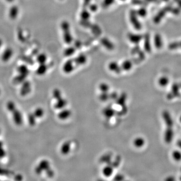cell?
I'll return each instance as SVG.
<instances>
[{
	"label": "cell",
	"mask_w": 181,
	"mask_h": 181,
	"mask_svg": "<svg viewBox=\"0 0 181 181\" xmlns=\"http://www.w3.org/2000/svg\"><path fill=\"white\" fill-rule=\"evenodd\" d=\"M34 170L36 174L38 175H41L44 171L49 178H52L55 175V172L51 169L49 161L47 159L41 160L38 163V166L36 167Z\"/></svg>",
	"instance_id": "obj_1"
},
{
	"label": "cell",
	"mask_w": 181,
	"mask_h": 181,
	"mask_svg": "<svg viewBox=\"0 0 181 181\" xmlns=\"http://www.w3.org/2000/svg\"><path fill=\"white\" fill-rule=\"evenodd\" d=\"M52 95L53 98L56 100L54 105L55 109L62 110L65 108L68 104V101L63 97L61 91L59 88H55L53 90Z\"/></svg>",
	"instance_id": "obj_2"
},
{
	"label": "cell",
	"mask_w": 181,
	"mask_h": 181,
	"mask_svg": "<svg viewBox=\"0 0 181 181\" xmlns=\"http://www.w3.org/2000/svg\"><path fill=\"white\" fill-rule=\"evenodd\" d=\"M60 27L63 32V39L65 43L70 44L73 41V37L71 33V26L67 21H63L60 24Z\"/></svg>",
	"instance_id": "obj_3"
},
{
	"label": "cell",
	"mask_w": 181,
	"mask_h": 181,
	"mask_svg": "<svg viewBox=\"0 0 181 181\" xmlns=\"http://www.w3.org/2000/svg\"><path fill=\"white\" fill-rule=\"evenodd\" d=\"M181 96L180 84L178 83H173L171 88V91L167 94L166 98L169 101L179 98Z\"/></svg>",
	"instance_id": "obj_4"
},
{
	"label": "cell",
	"mask_w": 181,
	"mask_h": 181,
	"mask_svg": "<svg viewBox=\"0 0 181 181\" xmlns=\"http://www.w3.org/2000/svg\"><path fill=\"white\" fill-rule=\"evenodd\" d=\"M136 11L131 10L130 12V20L131 24L134 26L135 29L139 30L142 29V24L139 22Z\"/></svg>",
	"instance_id": "obj_5"
},
{
	"label": "cell",
	"mask_w": 181,
	"mask_h": 181,
	"mask_svg": "<svg viewBox=\"0 0 181 181\" xmlns=\"http://www.w3.org/2000/svg\"><path fill=\"white\" fill-rule=\"evenodd\" d=\"M14 49L11 47H7L3 51L1 56V59L3 63H8L14 56Z\"/></svg>",
	"instance_id": "obj_6"
},
{
	"label": "cell",
	"mask_w": 181,
	"mask_h": 181,
	"mask_svg": "<svg viewBox=\"0 0 181 181\" xmlns=\"http://www.w3.org/2000/svg\"><path fill=\"white\" fill-rule=\"evenodd\" d=\"M11 113L12 115L13 120L14 123L17 126L21 125L23 122V116L22 113L17 109V108L11 112Z\"/></svg>",
	"instance_id": "obj_7"
},
{
	"label": "cell",
	"mask_w": 181,
	"mask_h": 181,
	"mask_svg": "<svg viewBox=\"0 0 181 181\" xmlns=\"http://www.w3.org/2000/svg\"><path fill=\"white\" fill-rule=\"evenodd\" d=\"M20 9L17 5H13L10 7L8 10V17L11 20H15L18 18L20 14Z\"/></svg>",
	"instance_id": "obj_8"
},
{
	"label": "cell",
	"mask_w": 181,
	"mask_h": 181,
	"mask_svg": "<svg viewBox=\"0 0 181 181\" xmlns=\"http://www.w3.org/2000/svg\"><path fill=\"white\" fill-rule=\"evenodd\" d=\"M76 67L73 59H69L63 65V71L65 74H70L75 70Z\"/></svg>",
	"instance_id": "obj_9"
},
{
	"label": "cell",
	"mask_w": 181,
	"mask_h": 181,
	"mask_svg": "<svg viewBox=\"0 0 181 181\" xmlns=\"http://www.w3.org/2000/svg\"><path fill=\"white\" fill-rule=\"evenodd\" d=\"M117 114V110H115L112 105H108L103 110V114L104 116L108 119H110Z\"/></svg>",
	"instance_id": "obj_10"
},
{
	"label": "cell",
	"mask_w": 181,
	"mask_h": 181,
	"mask_svg": "<svg viewBox=\"0 0 181 181\" xmlns=\"http://www.w3.org/2000/svg\"><path fill=\"white\" fill-rule=\"evenodd\" d=\"M22 86L20 91V94L21 96H25L31 91V84L28 80H25L22 83Z\"/></svg>",
	"instance_id": "obj_11"
},
{
	"label": "cell",
	"mask_w": 181,
	"mask_h": 181,
	"mask_svg": "<svg viewBox=\"0 0 181 181\" xmlns=\"http://www.w3.org/2000/svg\"><path fill=\"white\" fill-rule=\"evenodd\" d=\"M162 118L165 125H170L174 126V123L171 113L167 110H164L162 112Z\"/></svg>",
	"instance_id": "obj_12"
},
{
	"label": "cell",
	"mask_w": 181,
	"mask_h": 181,
	"mask_svg": "<svg viewBox=\"0 0 181 181\" xmlns=\"http://www.w3.org/2000/svg\"><path fill=\"white\" fill-rule=\"evenodd\" d=\"M76 67H78L86 64L87 61V57L84 54H80L73 59Z\"/></svg>",
	"instance_id": "obj_13"
},
{
	"label": "cell",
	"mask_w": 181,
	"mask_h": 181,
	"mask_svg": "<svg viewBox=\"0 0 181 181\" xmlns=\"http://www.w3.org/2000/svg\"><path fill=\"white\" fill-rule=\"evenodd\" d=\"M127 38L130 42L135 44H138L142 40L143 37L142 35L140 34L129 33L127 34Z\"/></svg>",
	"instance_id": "obj_14"
},
{
	"label": "cell",
	"mask_w": 181,
	"mask_h": 181,
	"mask_svg": "<svg viewBox=\"0 0 181 181\" xmlns=\"http://www.w3.org/2000/svg\"><path fill=\"white\" fill-rule=\"evenodd\" d=\"M101 44L108 51H113L114 49L115 45L110 40L106 37H104L100 40Z\"/></svg>",
	"instance_id": "obj_15"
},
{
	"label": "cell",
	"mask_w": 181,
	"mask_h": 181,
	"mask_svg": "<svg viewBox=\"0 0 181 181\" xmlns=\"http://www.w3.org/2000/svg\"><path fill=\"white\" fill-rule=\"evenodd\" d=\"M108 69L111 72L116 74H119L122 72L120 66L116 61H111L108 64Z\"/></svg>",
	"instance_id": "obj_16"
},
{
	"label": "cell",
	"mask_w": 181,
	"mask_h": 181,
	"mask_svg": "<svg viewBox=\"0 0 181 181\" xmlns=\"http://www.w3.org/2000/svg\"><path fill=\"white\" fill-rule=\"evenodd\" d=\"M71 150V142L67 141L64 142L60 147V153L63 155H66L70 153Z\"/></svg>",
	"instance_id": "obj_17"
},
{
	"label": "cell",
	"mask_w": 181,
	"mask_h": 181,
	"mask_svg": "<svg viewBox=\"0 0 181 181\" xmlns=\"http://www.w3.org/2000/svg\"><path fill=\"white\" fill-rule=\"evenodd\" d=\"M72 115V112L69 109H63L61 110V111L58 114V118L60 120H67L68 118H70Z\"/></svg>",
	"instance_id": "obj_18"
},
{
	"label": "cell",
	"mask_w": 181,
	"mask_h": 181,
	"mask_svg": "<svg viewBox=\"0 0 181 181\" xmlns=\"http://www.w3.org/2000/svg\"><path fill=\"white\" fill-rule=\"evenodd\" d=\"M114 167L113 166L111 162L107 164L103 169L102 173L104 176L106 177H109L113 174Z\"/></svg>",
	"instance_id": "obj_19"
},
{
	"label": "cell",
	"mask_w": 181,
	"mask_h": 181,
	"mask_svg": "<svg viewBox=\"0 0 181 181\" xmlns=\"http://www.w3.org/2000/svg\"><path fill=\"white\" fill-rule=\"evenodd\" d=\"M133 65H134V64L132 61H131L130 60H125L121 64V65H120V68L122 72V71L128 72L132 69Z\"/></svg>",
	"instance_id": "obj_20"
},
{
	"label": "cell",
	"mask_w": 181,
	"mask_h": 181,
	"mask_svg": "<svg viewBox=\"0 0 181 181\" xmlns=\"http://www.w3.org/2000/svg\"><path fill=\"white\" fill-rule=\"evenodd\" d=\"M91 14L87 8H83L80 13V22H86L90 21Z\"/></svg>",
	"instance_id": "obj_21"
},
{
	"label": "cell",
	"mask_w": 181,
	"mask_h": 181,
	"mask_svg": "<svg viewBox=\"0 0 181 181\" xmlns=\"http://www.w3.org/2000/svg\"><path fill=\"white\" fill-rule=\"evenodd\" d=\"M48 69V67L46 64H39L37 69L36 70V73L38 76H41L47 73Z\"/></svg>",
	"instance_id": "obj_22"
},
{
	"label": "cell",
	"mask_w": 181,
	"mask_h": 181,
	"mask_svg": "<svg viewBox=\"0 0 181 181\" xmlns=\"http://www.w3.org/2000/svg\"><path fill=\"white\" fill-rule=\"evenodd\" d=\"M17 71L18 74L24 75L27 76H28L29 72H30L28 68L25 64H21V65H19V67L17 68Z\"/></svg>",
	"instance_id": "obj_23"
},
{
	"label": "cell",
	"mask_w": 181,
	"mask_h": 181,
	"mask_svg": "<svg viewBox=\"0 0 181 181\" xmlns=\"http://www.w3.org/2000/svg\"><path fill=\"white\" fill-rule=\"evenodd\" d=\"M133 143H134L135 147L138 148V149H140V148L143 147L144 146V144L146 143V141L143 138L138 137L134 139Z\"/></svg>",
	"instance_id": "obj_24"
},
{
	"label": "cell",
	"mask_w": 181,
	"mask_h": 181,
	"mask_svg": "<svg viewBox=\"0 0 181 181\" xmlns=\"http://www.w3.org/2000/svg\"><path fill=\"white\" fill-rule=\"evenodd\" d=\"M158 84L161 87H166L169 84L170 80L167 76H161L158 80Z\"/></svg>",
	"instance_id": "obj_25"
},
{
	"label": "cell",
	"mask_w": 181,
	"mask_h": 181,
	"mask_svg": "<svg viewBox=\"0 0 181 181\" xmlns=\"http://www.w3.org/2000/svg\"><path fill=\"white\" fill-rule=\"evenodd\" d=\"M47 60V56L44 53H40L36 57V61L39 64H46Z\"/></svg>",
	"instance_id": "obj_26"
},
{
	"label": "cell",
	"mask_w": 181,
	"mask_h": 181,
	"mask_svg": "<svg viewBox=\"0 0 181 181\" xmlns=\"http://www.w3.org/2000/svg\"><path fill=\"white\" fill-rule=\"evenodd\" d=\"M112 154H104L100 158V161L102 163H105L106 165L111 162Z\"/></svg>",
	"instance_id": "obj_27"
},
{
	"label": "cell",
	"mask_w": 181,
	"mask_h": 181,
	"mask_svg": "<svg viewBox=\"0 0 181 181\" xmlns=\"http://www.w3.org/2000/svg\"><path fill=\"white\" fill-rule=\"evenodd\" d=\"M154 40V45L156 47L158 48H160L162 47V45H163V41H162V38L161 36L159 35V34H157L155 36Z\"/></svg>",
	"instance_id": "obj_28"
},
{
	"label": "cell",
	"mask_w": 181,
	"mask_h": 181,
	"mask_svg": "<svg viewBox=\"0 0 181 181\" xmlns=\"http://www.w3.org/2000/svg\"><path fill=\"white\" fill-rule=\"evenodd\" d=\"M144 49L147 52H150L151 51V46H150V37L148 35H146L144 37Z\"/></svg>",
	"instance_id": "obj_29"
},
{
	"label": "cell",
	"mask_w": 181,
	"mask_h": 181,
	"mask_svg": "<svg viewBox=\"0 0 181 181\" xmlns=\"http://www.w3.org/2000/svg\"><path fill=\"white\" fill-rule=\"evenodd\" d=\"M76 48L74 47H68L64 49V55L65 57H70L72 56L76 52Z\"/></svg>",
	"instance_id": "obj_30"
},
{
	"label": "cell",
	"mask_w": 181,
	"mask_h": 181,
	"mask_svg": "<svg viewBox=\"0 0 181 181\" xmlns=\"http://www.w3.org/2000/svg\"><path fill=\"white\" fill-rule=\"evenodd\" d=\"M33 114L36 117V118H40L43 116L44 114V111L42 108H37L33 112Z\"/></svg>",
	"instance_id": "obj_31"
},
{
	"label": "cell",
	"mask_w": 181,
	"mask_h": 181,
	"mask_svg": "<svg viewBox=\"0 0 181 181\" xmlns=\"http://www.w3.org/2000/svg\"><path fill=\"white\" fill-rule=\"evenodd\" d=\"M36 117L35 116L33 113H31L28 116V122L29 124L31 126H34L36 124Z\"/></svg>",
	"instance_id": "obj_32"
},
{
	"label": "cell",
	"mask_w": 181,
	"mask_h": 181,
	"mask_svg": "<svg viewBox=\"0 0 181 181\" xmlns=\"http://www.w3.org/2000/svg\"><path fill=\"white\" fill-rule=\"evenodd\" d=\"M172 157L175 161L179 162L181 160V152L179 150H175L172 152Z\"/></svg>",
	"instance_id": "obj_33"
},
{
	"label": "cell",
	"mask_w": 181,
	"mask_h": 181,
	"mask_svg": "<svg viewBox=\"0 0 181 181\" xmlns=\"http://www.w3.org/2000/svg\"><path fill=\"white\" fill-rule=\"evenodd\" d=\"M90 28L91 29L92 31L94 33V34L96 35H100L101 34L102 31L99 26L96 24H92Z\"/></svg>",
	"instance_id": "obj_34"
},
{
	"label": "cell",
	"mask_w": 181,
	"mask_h": 181,
	"mask_svg": "<svg viewBox=\"0 0 181 181\" xmlns=\"http://www.w3.org/2000/svg\"><path fill=\"white\" fill-rule=\"evenodd\" d=\"M17 107L16 106L15 103L12 101H9L6 104V108L7 110L9 112L11 113V112L14 110V109L16 108Z\"/></svg>",
	"instance_id": "obj_35"
},
{
	"label": "cell",
	"mask_w": 181,
	"mask_h": 181,
	"mask_svg": "<svg viewBox=\"0 0 181 181\" xmlns=\"http://www.w3.org/2000/svg\"><path fill=\"white\" fill-rule=\"evenodd\" d=\"M99 88L101 92H108L110 90V87L107 84L103 83L100 84Z\"/></svg>",
	"instance_id": "obj_36"
},
{
	"label": "cell",
	"mask_w": 181,
	"mask_h": 181,
	"mask_svg": "<svg viewBox=\"0 0 181 181\" xmlns=\"http://www.w3.org/2000/svg\"><path fill=\"white\" fill-rule=\"evenodd\" d=\"M136 13L138 14V16L140 17H144L147 14V11L146 9L144 8H141L136 11Z\"/></svg>",
	"instance_id": "obj_37"
},
{
	"label": "cell",
	"mask_w": 181,
	"mask_h": 181,
	"mask_svg": "<svg viewBox=\"0 0 181 181\" xmlns=\"http://www.w3.org/2000/svg\"><path fill=\"white\" fill-rule=\"evenodd\" d=\"M115 0H103L102 6L104 8H107L113 4Z\"/></svg>",
	"instance_id": "obj_38"
},
{
	"label": "cell",
	"mask_w": 181,
	"mask_h": 181,
	"mask_svg": "<svg viewBox=\"0 0 181 181\" xmlns=\"http://www.w3.org/2000/svg\"><path fill=\"white\" fill-rule=\"evenodd\" d=\"M5 150L4 148V144L3 142L0 141V158H3L5 157Z\"/></svg>",
	"instance_id": "obj_39"
},
{
	"label": "cell",
	"mask_w": 181,
	"mask_h": 181,
	"mask_svg": "<svg viewBox=\"0 0 181 181\" xmlns=\"http://www.w3.org/2000/svg\"><path fill=\"white\" fill-rule=\"evenodd\" d=\"M88 7H89V9L90 11L93 12H95L98 10V6L97 5L94 4H90Z\"/></svg>",
	"instance_id": "obj_40"
},
{
	"label": "cell",
	"mask_w": 181,
	"mask_h": 181,
	"mask_svg": "<svg viewBox=\"0 0 181 181\" xmlns=\"http://www.w3.org/2000/svg\"><path fill=\"white\" fill-rule=\"evenodd\" d=\"M92 0H83V8H87L91 4Z\"/></svg>",
	"instance_id": "obj_41"
},
{
	"label": "cell",
	"mask_w": 181,
	"mask_h": 181,
	"mask_svg": "<svg viewBox=\"0 0 181 181\" xmlns=\"http://www.w3.org/2000/svg\"><path fill=\"white\" fill-rule=\"evenodd\" d=\"M124 179V177L121 174L117 175L115 176L114 180L116 181H122Z\"/></svg>",
	"instance_id": "obj_42"
},
{
	"label": "cell",
	"mask_w": 181,
	"mask_h": 181,
	"mask_svg": "<svg viewBox=\"0 0 181 181\" xmlns=\"http://www.w3.org/2000/svg\"><path fill=\"white\" fill-rule=\"evenodd\" d=\"M139 47L138 46H136V47H134L132 49V51H131V53H132V55H135V54H137V53H138V52H139Z\"/></svg>",
	"instance_id": "obj_43"
},
{
	"label": "cell",
	"mask_w": 181,
	"mask_h": 181,
	"mask_svg": "<svg viewBox=\"0 0 181 181\" xmlns=\"http://www.w3.org/2000/svg\"><path fill=\"white\" fill-rule=\"evenodd\" d=\"M9 174L8 172L7 171L5 170L4 169H2L1 167H0V175H5Z\"/></svg>",
	"instance_id": "obj_44"
},
{
	"label": "cell",
	"mask_w": 181,
	"mask_h": 181,
	"mask_svg": "<svg viewBox=\"0 0 181 181\" xmlns=\"http://www.w3.org/2000/svg\"><path fill=\"white\" fill-rule=\"evenodd\" d=\"M4 44V40L2 38L0 37V49H1Z\"/></svg>",
	"instance_id": "obj_45"
},
{
	"label": "cell",
	"mask_w": 181,
	"mask_h": 181,
	"mask_svg": "<svg viewBox=\"0 0 181 181\" xmlns=\"http://www.w3.org/2000/svg\"><path fill=\"white\" fill-rule=\"evenodd\" d=\"M4 1L6 2L9 3V4H13L15 1V0H4Z\"/></svg>",
	"instance_id": "obj_46"
},
{
	"label": "cell",
	"mask_w": 181,
	"mask_h": 181,
	"mask_svg": "<svg viewBox=\"0 0 181 181\" xmlns=\"http://www.w3.org/2000/svg\"><path fill=\"white\" fill-rule=\"evenodd\" d=\"M177 146L181 149V140H179L177 142Z\"/></svg>",
	"instance_id": "obj_47"
},
{
	"label": "cell",
	"mask_w": 181,
	"mask_h": 181,
	"mask_svg": "<svg viewBox=\"0 0 181 181\" xmlns=\"http://www.w3.org/2000/svg\"><path fill=\"white\" fill-rule=\"evenodd\" d=\"M179 121H180V123H181V115H180V117H179Z\"/></svg>",
	"instance_id": "obj_48"
},
{
	"label": "cell",
	"mask_w": 181,
	"mask_h": 181,
	"mask_svg": "<svg viewBox=\"0 0 181 181\" xmlns=\"http://www.w3.org/2000/svg\"><path fill=\"white\" fill-rule=\"evenodd\" d=\"M121 1H125L126 0H120Z\"/></svg>",
	"instance_id": "obj_49"
},
{
	"label": "cell",
	"mask_w": 181,
	"mask_h": 181,
	"mask_svg": "<svg viewBox=\"0 0 181 181\" xmlns=\"http://www.w3.org/2000/svg\"><path fill=\"white\" fill-rule=\"evenodd\" d=\"M180 87H181V83H180Z\"/></svg>",
	"instance_id": "obj_50"
},
{
	"label": "cell",
	"mask_w": 181,
	"mask_h": 181,
	"mask_svg": "<svg viewBox=\"0 0 181 181\" xmlns=\"http://www.w3.org/2000/svg\"><path fill=\"white\" fill-rule=\"evenodd\" d=\"M180 44H179V45H180V46H181V42H180Z\"/></svg>",
	"instance_id": "obj_51"
},
{
	"label": "cell",
	"mask_w": 181,
	"mask_h": 181,
	"mask_svg": "<svg viewBox=\"0 0 181 181\" xmlns=\"http://www.w3.org/2000/svg\"><path fill=\"white\" fill-rule=\"evenodd\" d=\"M0 134H1V130H0Z\"/></svg>",
	"instance_id": "obj_52"
},
{
	"label": "cell",
	"mask_w": 181,
	"mask_h": 181,
	"mask_svg": "<svg viewBox=\"0 0 181 181\" xmlns=\"http://www.w3.org/2000/svg\"><path fill=\"white\" fill-rule=\"evenodd\" d=\"M0 94H1V90H0Z\"/></svg>",
	"instance_id": "obj_53"
}]
</instances>
